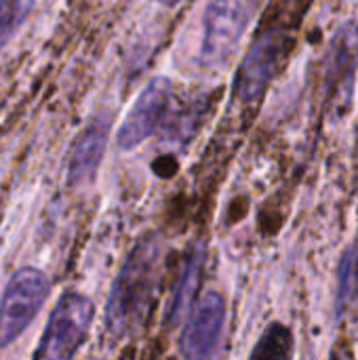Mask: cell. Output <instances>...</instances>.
Segmentation results:
<instances>
[{
	"instance_id": "6da1fadb",
	"label": "cell",
	"mask_w": 358,
	"mask_h": 360,
	"mask_svg": "<svg viewBox=\"0 0 358 360\" xmlns=\"http://www.w3.org/2000/svg\"><path fill=\"white\" fill-rule=\"evenodd\" d=\"M162 247L156 236L141 238L124 259L106 306V327L112 338L135 333L148 319L158 289Z\"/></svg>"
},
{
	"instance_id": "7a4b0ae2",
	"label": "cell",
	"mask_w": 358,
	"mask_h": 360,
	"mask_svg": "<svg viewBox=\"0 0 358 360\" xmlns=\"http://www.w3.org/2000/svg\"><path fill=\"white\" fill-rule=\"evenodd\" d=\"M93 316L95 308L89 297L80 293L61 295L42 333L36 360H74L89 333Z\"/></svg>"
},
{
	"instance_id": "3957f363",
	"label": "cell",
	"mask_w": 358,
	"mask_h": 360,
	"mask_svg": "<svg viewBox=\"0 0 358 360\" xmlns=\"http://www.w3.org/2000/svg\"><path fill=\"white\" fill-rule=\"evenodd\" d=\"M49 297V281L36 268L17 270L0 300V348L15 342Z\"/></svg>"
},
{
	"instance_id": "277c9868",
	"label": "cell",
	"mask_w": 358,
	"mask_h": 360,
	"mask_svg": "<svg viewBox=\"0 0 358 360\" xmlns=\"http://www.w3.org/2000/svg\"><path fill=\"white\" fill-rule=\"evenodd\" d=\"M247 25V11L241 0H209L203 13L200 63L205 68L224 65Z\"/></svg>"
},
{
	"instance_id": "5b68a950",
	"label": "cell",
	"mask_w": 358,
	"mask_h": 360,
	"mask_svg": "<svg viewBox=\"0 0 358 360\" xmlns=\"http://www.w3.org/2000/svg\"><path fill=\"white\" fill-rule=\"evenodd\" d=\"M358 70V25L344 23L331 38L325 63V91L333 114L350 108Z\"/></svg>"
},
{
	"instance_id": "8992f818",
	"label": "cell",
	"mask_w": 358,
	"mask_h": 360,
	"mask_svg": "<svg viewBox=\"0 0 358 360\" xmlns=\"http://www.w3.org/2000/svg\"><path fill=\"white\" fill-rule=\"evenodd\" d=\"M226 321V304L219 293H205L194 306L179 340L186 360H213Z\"/></svg>"
},
{
	"instance_id": "52a82bcc",
	"label": "cell",
	"mask_w": 358,
	"mask_h": 360,
	"mask_svg": "<svg viewBox=\"0 0 358 360\" xmlns=\"http://www.w3.org/2000/svg\"><path fill=\"white\" fill-rule=\"evenodd\" d=\"M283 46L285 38L281 32H266L253 42L236 74V97L243 103H253L262 97L276 72Z\"/></svg>"
},
{
	"instance_id": "ba28073f",
	"label": "cell",
	"mask_w": 358,
	"mask_h": 360,
	"mask_svg": "<svg viewBox=\"0 0 358 360\" xmlns=\"http://www.w3.org/2000/svg\"><path fill=\"white\" fill-rule=\"evenodd\" d=\"M171 101V84L167 78H154L137 97L135 105L127 114L120 131L118 146L122 150H133L143 143L162 122Z\"/></svg>"
},
{
	"instance_id": "9c48e42d",
	"label": "cell",
	"mask_w": 358,
	"mask_h": 360,
	"mask_svg": "<svg viewBox=\"0 0 358 360\" xmlns=\"http://www.w3.org/2000/svg\"><path fill=\"white\" fill-rule=\"evenodd\" d=\"M108 133H110V118H103V116L93 118L82 129L70 154V165H68L70 186L80 188L95 179L103 152H106Z\"/></svg>"
},
{
	"instance_id": "30bf717a",
	"label": "cell",
	"mask_w": 358,
	"mask_h": 360,
	"mask_svg": "<svg viewBox=\"0 0 358 360\" xmlns=\"http://www.w3.org/2000/svg\"><path fill=\"white\" fill-rule=\"evenodd\" d=\"M200 268H203V249L194 247L190 251V255L186 257V262H184L181 276H179V283H177V289H175V295H173V302H171V310H169L171 325L177 323L186 314V310L190 306V300H192V293H194V289L198 285Z\"/></svg>"
},
{
	"instance_id": "8fae6325",
	"label": "cell",
	"mask_w": 358,
	"mask_h": 360,
	"mask_svg": "<svg viewBox=\"0 0 358 360\" xmlns=\"http://www.w3.org/2000/svg\"><path fill=\"white\" fill-rule=\"evenodd\" d=\"M293 333L289 327L274 323L257 340L249 360H291L293 359Z\"/></svg>"
},
{
	"instance_id": "7c38bea8",
	"label": "cell",
	"mask_w": 358,
	"mask_h": 360,
	"mask_svg": "<svg viewBox=\"0 0 358 360\" xmlns=\"http://www.w3.org/2000/svg\"><path fill=\"white\" fill-rule=\"evenodd\" d=\"M25 17V0H0V49L15 36Z\"/></svg>"
},
{
	"instance_id": "4fadbf2b",
	"label": "cell",
	"mask_w": 358,
	"mask_h": 360,
	"mask_svg": "<svg viewBox=\"0 0 358 360\" xmlns=\"http://www.w3.org/2000/svg\"><path fill=\"white\" fill-rule=\"evenodd\" d=\"M354 276H357V249H348L344 253L340 266V289H338V314L344 312L346 304L354 293Z\"/></svg>"
},
{
	"instance_id": "5bb4252c",
	"label": "cell",
	"mask_w": 358,
	"mask_h": 360,
	"mask_svg": "<svg viewBox=\"0 0 358 360\" xmlns=\"http://www.w3.org/2000/svg\"><path fill=\"white\" fill-rule=\"evenodd\" d=\"M329 360H354V359H352V354H350V350H348L346 346H338V348L333 350V354L329 356Z\"/></svg>"
},
{
	"instance_id": "9a60e30c",
	"label": "cell",
	"mask_w": 358,
	"mask_h": 360,
	"mask_svg": "<svg viewBox=\"0 0 358 360\" xmlns=\"http://www.w3.org/2000/svg\"><path fill=\"white\" fill-rule=\"evenodd\" d=\"M158 4H162V6H175L177 2H181V0H156Z\"/></svg>"
}]
</instances>
